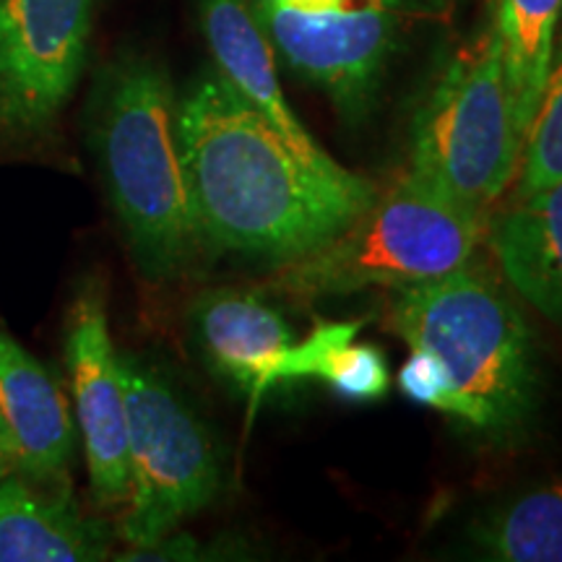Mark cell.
Here are the masks:
<instances>
[{"label":"cell","mask_w":562,"mask_h":562,"mask_svg":"<svg viewBox=\"0 0 562 562\" xmlns=\"http://www.w3.org/2000/svg\"><path fill=\"white\" fill-rule=\"evenodd\" d=\"M178 144L203 245L214 250L290 263L375 199L360 175L328 178L302 165L220 70L178 104Z\"/></svg>","instance_id":"cell-1"},{"label":"cell","mask_w":562,"mask_h":562,"mask_svg":"<svg viewBox=\"0 0 562 562\" xmlns=\"http://www.w3.org/2000/svg\"><path fill=\"white\" fill-rule=\"evenodd\" d=\"M104 182L144 277H180L201 256L199 222L178 144V104L167 74L128 58L110 70L94 117Z\"/></svg>","instance_id":"cell-2"},{"label":"cell","mask_w":562,"mask_h":562,"mask_svg":"<svg viewBox=\"0 0 562 562\" xmlns=\"http://www.w3.org/2000/svg\"><path fill=\"white\" fill-rule=\"evenodd\" d=\"M389 328L438 357L451 381L446 414L482 432L521 427L537 396L533 339L521 307L476 266L396 290Z\"/></svg>","instance_id":"cell-3"},{"label":"cell","mask_w":562,"mask_h":562,"mask_svg":"<svg viewBox=\"0 0 562 562\" xmlns=\"http://www.w3.org/2000/svg\"><path fill=\"white\" fill-rule=\"evenodd\" d=\"M482 235L480 214L406 175L326 245L281 263L271 286L300 300L406 290L472 263Z\"/></svg>","instance_id":"cell-4"},{"label":"cell","mask_w":562,"mask_h":562,"mask_svg":"<svg viewBox=\"0 0 562 562\" xmlns=\"http://www.w3.org/2000/svg\"><path fill=\"white\" fill-rule=\"evenodd\" d=\"M501 42L495 26L448 66L427 97L412 140V178L484 216L521 161Z\"/></svg>","instance_id":"cell-5"},{"label":"cell","mask_w":562,"mask_h":562,"mask_svg":"<svg viewBox=\"0 0 562 562\" xmlns=\"http://www.w3.org/2000/svg\"><path fill=\"white\" fill-rule=\"evenodd\" d=\"M128 402V501L121 537L133 552L172 537L206 508L222 484V463L206 425L149 364L121 357Z\"/></svg>","instance_id":"cell-6"},{"label":"cell","mask_w":562,"mask_h":562,"mask_svg":"<svg viewBox=\"0 0 562 562\" xmlns=\"http://www.w3.org/2000/svg\"><path fill=\"white\" fill-rule=\"evenodd\" d=\"M91 0H0V140L37 138L87 63Z\"/></svg>","instance_id":"cell-7"},{"label":"cell","mask_w":562,"mask_h":562,"mask_svg":"<svg viewBox=\"0 0 562 562\" xmlns=\"http://www.w3.org/2000/svg\"><path fill=\"white\" fill-rule=\"evenodd\" d=\"M66 364L74 417L83 438L91 495L102 508L128 501V402L123 362L110 336L108 302L100 281L89 279L66 315Z\"/></svg>","instance_id":"cell-8"},{"label":"cell","mask_w":562,"mask_h":562,"mask_svg":"<svg viewBox=\"0 0 562 562\" xmlns=\"http://www.w3.org/2000/svg\"><path fill=\"white\" fill-rule=\"evenodd\" d=\"M256 19L284 60L331 91L341 108H360L393 45V16L383 0L336 11L256 0Z\"/></svg>","instance_id":"cell-9"},{"label":"cell","mask_w":562,"mask_h":562,"mask_svg":"<svg viewBox=\"0 0 562 562\" xmlns=\"http://www.w3.org/2000/svg\"><path fill=\"white\" fill-rule=\"evenodd\" d=\"M0 414L13 442L16 474L32 484L68 487L76 417L58 375L0 331Z\"/></svg>","instance_id":"cell-10"},{"label":"cell","mask_w":562,"mask_h":562,"mask_svg":"<svg viewBox=\"0 0 562 562\" xmlns=\"http://www.w3.org/2000/svg\"><path fill=\"white\" fill-rule=\"evenodd\" d=\"M201 26L220 74L252 110L261 112L286 149L313 172L328 178L347 175L349 170L315 144L286 104L273 66V47L248 0H201Z\"/></svg>","instance_id":"cell-11"},{"label":"cell","mask_w":562,"mask_h":562,"mask_svg":"<svg viewBox=\"0 0 562 562\" xmlns=\"http://www.w3.org/2000/svg\"><path fill=\"white\" fill-rule=\"evenodd\" d=\"M193 331L211 368L250 396L252 404L277 385V368L292 347V331L256 292L211 290L195 297Z\"/></svg>","instance_id":"cell-12"},{"label":"cell","mask_w":562,"mask_h":562,"mask_svg":"<svg viewBox=\"0 0 562 562\" xmlns=\"http://www.w3.org/2000/svg\"><path fill=\"white\" fill-rule=\"evenodd\" d=\"M110 542V526L83 516L68 487L42 492L16 472L0 480V562H94Z\"/></svg>","instance_id":"cell-13"},{"label":"cell","mask_w":562,"mask_h":562,"mask_svg":"<svg viewBox=\"0 0 562 562\" xmlns=\"http://www.w3.org/2000/svg\"><path fill=\"white\" fill-rule=\"evenodd\" d=\"M487 240L513 290L562 326V180L513 199L492 222Z\"/></svg>","instance_id":"cell-14"},{"label":"cell","mask_w":562,"mask_h":562,"mask_svg":"<svg viewBox=\"0 0 562 562\" xmlns=\"http://www.w3.org/2000/svg\"><path fill=\"white\" fill-rule=\"evenodd\" d=\"M560 11L562 0H497L492 26L501 42L505 81L521 138L529 131L550 76Z\"/></svg>","instance_id":"cell-15"},{"label":"cell","mask_w":562,"mask_h":562,"mask_svg":"<svg viewBox=\"0 0 562 562\" xmlns=\"http://www.w3.org/2000/svg\"><path fill=\"white\" fill-rule=\"evenodd\" d=\"M474 537L495 560L562 562V482L513 497Z\"/></svg>","instance_id":"cell-16"},{"label":"cell","mask_w":562,"mask_h":562,"mask_svg":"<svg viewBox=\"0 0 562 562\" xmlns=\"http://www.w3.org/2000/svg\"><path fill=\"white\" fill-rule=\"evenodd\" d=\"M516 178V199H529L562 180V55L550 68L542 100L524 136Z\"/></svg>","instance_id":"cell-17"},{"label":"cell","mask_w":562,"mask_h":562,"mask_svg":"<svg viewBox=\"0 0 562 562\" xmlns=\"http://www.w3.org/2000/svg\"><path fill=\"white\" fill-rule=\"evenodd\" d=\"M323 381L341 402L368 404L378 402L389 391V364L383 351L370 344H349L328 362Z\"/></svg>","instance_id":"cell-18"},{"label":"cell","mask_w":562,"mask_h":562,"mask_svg":"<svg viewBox=\"0 0 562 562\" xmlns=\"http://www.w3.org/2000/svg\"><path fill=\"white\" fill-rule=\"evenodd\" d=\"M357 331H360V323H328V326L315 328L305 341L292 344L277 368V385L302 381V378H323L328 362L349 347Z\"/></svg>","instance_id":"cell-19"},{"label":"cell","mask_w":562,"mask_h":562,"mask_svg":"<svg viewBox=\"0 0 562 562\" xmlns=\"http://www.w3.org/2000/svg\"><path fill=\"white\" fill-rule=\"evenodd\" d=\"M398 389L414 404L446 414L451 402V381L438 357L427 349H412V357L398 372Z\"/></svg>","instance_id":"cell-20"},{"label":"cell","mask_w":562,"mask_h":562,"mask_svg":"<svg viewBox=\"0 0 562 562\" xmlns=\"http://www.w3.org/2000/svg\"><path fill=\"white\" fill-rule=\"evenodd\" d=\"M271 3L286 5V9H297V11H336V9H347L349 3L355 0H271ZM370 3V0H364Z\"/></svg>","instance_id":"cell-21"},{"label":"cell","mask_w":562,"mask_h":562,"mask_svg":"<svg viewBox=\"0 0 562 562\" xmlns=\"http://www.w3.org/2000/svg\"><path fill=\"white\" fill-rule=\"evenodd\" d=\"M16 472V459H13V442L9 435V427H5L3 414H0V480Z\"/></svg>","instance_id":"cell-22"}]
</instances>
